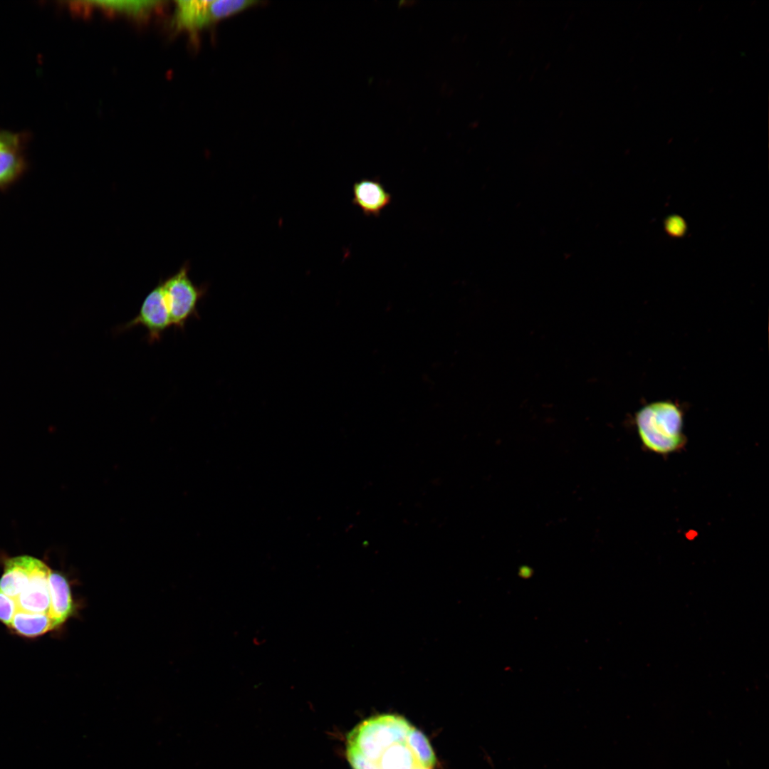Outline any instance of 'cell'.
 <instances>
[{
	"label": "cell",
	"mask_w": 769,
	"mask_h": 769,
	"mask_svg": "<svg viewBox=\"0 0 769 769\" xmlns=\"http://www.w3.org/2000/svg\"><path fill=\"white\" fill-rule=\"evenodd\" d=\"M185 263L174 274L162 281L172 326L183 330L187 321L199 318L197 306L207 291V285L197 286L189 276Z\"/></svg>",
	"instance_id": "cell-4"
},
{
	"label": "cell",
	"mask_w": 769,
	"mask_h": 769,
	"mask_svg": "<svg viewBox=\"0 0 769 769\" xmlns=\"http://www.w3.org/2000/svg\"><path fill=\"white\" fill-rule=\"evenodd\" d=\"M87 6L123 14L137 20L147 19L162 4L159 1H85Z\"/></svg>",
	"instance_id": "cell-11"
},
{
	"label": "cell",
	"mask_w": 769,
	"mask_h": 769,
	"mask_svg": "<svg viewBox=\"0 0 769 769\" xmlns=\"http://www.w3.org/2000/svg\"><path fill=\"white\" fill-rule=\"evenodd\" d=\"M36 559L30 555H19L6 560L0 578V590L16 600L29 581Z\"/></svg>",
	"instance_id": "cell-10"
},
{
	"label": "cell",
	"mask_w": 769,
	"mask_h": 769,
	"mask_svg": "<svg viewBox=\"0 0 769 769\" xmlns=\"http://www.w3.org/2000/svg\"><path fill=\"white\" fill-rule=\"evenodd\" d=\"M23 135L0 130V187L17 178L25 167Z\"/></svg>",
	"instance_id": "cell-7"
},
{
	"label": "cell",
	"mask_w": 769,
	"mask_h": 769,
	"mask_svg": "<svg viewBox=\"0 0 769 769\" xmlns=\"http://www.w3.org/2000/svg\"><path fill=\"white\" fill-rule=\"evenodd\" d=\"M16 610L15 600L0 590V621L9 627Z\"/></svg>",
	"instance_id": "cell-13"
},
{
	"label": "cell",
	"mask_w": 769,
	"mask_h": 769,
	"mask_svg": "<svg viewBox=\"0 0 769 769\" xmlns=\"http://www.w3.org/2000/svg\"><path fill=\"white\" fill-rule=\"evenodd\" d=\"M347 759L352 769H435L428 738L404 717L380 714L347 734Z\"/></svg>",
	"instance_id": "cell-1"
},
{
	"label": "cell",
	"mask_w": 769,
	"mask_h": 769,
	"mask_svg": "<svg viewBox=\"0 0 769 769\" xmlns=\"http://www.w3.org/2000/svg\"><path fill=\"white\" fill-rule=\"evenodd\" d=\"M51 570L43 561L36 559L27 585L15 600L17 610L48 613L51 604L48 580Z\"/></svg>",
	"instance_id": "cell-6"
},
{
	"label": "cell",
	"mask_w": 769,
	"mask_h": 769,
	"mask_svg": "<svg viewBox=\"0 0 769 769\" xmlns=\"http://www.w3.org/2000/svg\"><path fill=\"white\" fill-rule=\"evenodd\" d=\"M51 604L48 613L53 628L61 627L75 612L68 579L59 572L51 570L49 575Z\"/></svg>",
	"instance_id": "cell-9"
},
{
	"label": "cell",
	"mask_w": 769,
	"mask_h": 769,
	"mask_svg": "<svg viewBox=\"0 0 769 769\" xmlns=\"http://www.w3.org/2000/svg\"><path fill=\"white\" fill-rule=\"evenodd\" d=\"M639 436L644 446L659 454H668L684 447L683 412L671 401L644 405L635 415Z\"/></svg>",
	"instance_id": "cell-2"
},
{
	"label": "cell",
	"mask_w": 769,
	"mask_h": 769,
	"mask_svg": "<svg viewBox=\"0 0 769 769\" xmlns=\"http://www.w3.org/2000/svg\"><path fill=\"white\" fill-rule=\"evenodd\" d=\"M261 1L250 0H192L176 1L172 27L192 36L217 22Z\"/></svg>",
	"instance_id": "cell-3"
},
{
	"label": "cell",
	"mask_w": 769,
	"mask_h": 769,
	"mask_svg": "<svg viewBox=\"0 0 769 769\" xmlns=\"http://www.w3.org/2000/svg\"><path fill=\"white\" fill-rule=\"evenodd\" d=\"M16 634L28 638L42 635L53 629L48 614L31 613L17 610L9 626Z\"/></svg>",
	"instance_id": "cell-12"
},
{
	"label": "cell",
	"mask_w": 769,
	"mask_h": 769,
	"mask_svg": "<svg viewBox=\"0 0 769 769\" xmlns=\"http://www.w3.org/2000/svg\"><path fill=\"white\" fill-rule=\"evenodd\" d=\"M667 230L669 233L674 235H679L684 231V223L682 219L678 218H671L667 223Z\"/></svg>",
	"instance_id": "cell-14"
},
{
	"label": "cell",
	"mask_w": 769,
	"mask_h": 769,
	"mask_svg": "<svg viewBox=\"0 0 769 769\" xmlns=\"http://www.w3.org/2000/svg\"><path fill=\"white\" fill-rule=\"evenodd\" d=\"M136 326L147 330L150 343L159 342L165 330L172 326L161 281L146 295L136 316L117 330L125 331Z\"/></svg>",
	"instance_id": "cell-5"
},
{
	"label": "cell",
	"mask_w": 769,
	"mask_h": 769,
	"mask_svg": "<svg viewBox=\"0 0 769 769\" xmlns=\"http://www.w3.org/2000/svg\"><path fill=\"white\" fill-rule=\"evenodd\" d=\"M352 202L366 216L378 217L392 202V195L378 179H362L354 183Z\"/></svg>",
	"instance_id": "cell-8"
}]
</instances>
